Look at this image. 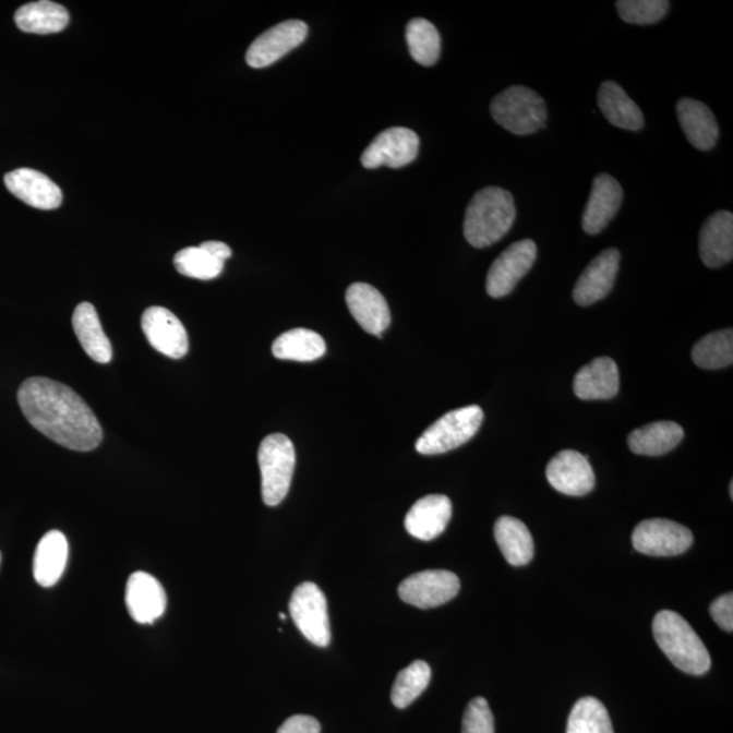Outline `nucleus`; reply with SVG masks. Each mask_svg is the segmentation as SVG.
Instances as JSON below:
<instances>
[{"mask_svg":"<svg viewBox=\"0 0 733 733\" xmlns=\"http://www.w3.org/2000/svg\"><path fill=\"white\" fill-rule=\"evenodd\" d=\"M685 436V431L674 421H657V423L637 428L627 437V444L633 453L659 457L674 449Z\"/></svg>","mask_w":733,"mask_h":733,"instance_id":"obj_27","label":"nucleus"},{"mask_svg":"<svg viewBox=\"0 0 733 733\" xmlns=\"http://www.w3.org/2000/svg\"><path fill=\"white\" fill-rule=\"evenodd\" d=\"M175 266L181 275L192 279L213 280L224 272L225 263L202 247H191L176 254Z\"/></svg>","mask_w":733,"mask_h":733,"instance_id":"obj_35","label":"nucleus"},{"mask_svg":"<svg viewBox=\"0 0 733 733\" xmlns=\"http://www.w3.org/2000/svg\"><path fill=\"white\" fill-rule=\"evenodd\" d=\"M622 199L624 191L613 176L606 173L597 176L582 214V230L590 236L601 235L618 213Z\"/></svg>","mask_w":733,"mask_h":733,"instance_id":"obj_17","label":"nucleus"},{"mask_svg":"<svg viewBox=\"0 0 733 733\" xmlns=\"http://www.w3.org/2000/svg\"><path fill=\"white\" fill-rule=\"evenodd\" d=\"M319 720L311 716L297 714L285 721L277 733H320Z\"/></svg>","mask_w":733,"mask_h":733,"instance_id":"obj_39","label":"nucleus"},{"mask_svg":"<svg viewBox=\"0 0 733 733\" xmlns=\"http://www.w3.org/2000/svg\"><path fill=\"white\" fill-rule=\"evenodd\" d=\"M549 484L566 496H586L596 486V474L585 455L564 449L550 460L546 469Z\"/></svg>","mask_w":733,"mask_h":733,"instance_id":"obj_14","label":"nucleus"},{"mask_svg":"<svg viewBox=\"0 0 733 733\" xmlns=\"http://www.w3.org/2000/svg\"><path fill=\"white\" fill-rule=\"evenodd\" d=\"M494 538L508 564L521 566L534 557V541L524 521L502 516L494 525Z\"/></svg>","mask_w":733,"mask_h":733,"instance_id":"obj_28","label":"nucleus"},{"mask_svg":"<svg viewBox=\"0 0 733 733\" xmlns=\"http://www.w3.org/2000/svg\"><path fill=\"white\" fill-rule=\"evenodd\" d=\"M710 615L721 629L725 632L733 630V596L725 593V596L716 599L710 606Z\"/></svg>","mask_w":733,"mask_h":733,"instance_id":"obj_38","label":"nucleus"},{"mask_svg":"<svg viewBox=\"0 0 733 733\" xmlns=\"http://www.w3.org/2000/svg\"><path fill=\"white\" fill-rule=\"evenodd\" d=\"M0 563H2V554H0Z\"/></svg>","mask_w":733,"mask_h":733,"instance_id":"obj_43","label":"nucleus"},{"mask_svg":"<svg viewBox=\"0 0 733 733\" xmlns=\"http://www.w3.org/2000/svg\"><path fill=\"white\" fill-rule=\"evenodd\" d=\"M730 494H731V498H732L733 497V484H732V482H731V486H730Z\"/></svg>","mask_w":733,"mask_h":733,"instance_id":"obj_41","label":"nucleus"},{"mask_svg":"<svg viewBox=\"0 0 733 733\" xmlns=\"http://www.w3.org/2000/svg\"><path fill=\"white\" fill-rule=\"evenodd\" d=\"M566 733H614L608 709L599 699L586 697L575 704Z\"/></svg>","mask_w":733,"mask_h":733,"instance_id":"obj_34","label":"nucleus"},{"mask_svg":"<svg viewBox=\"0 0 733 733\" xmlns=\"http://www.w3.org/2000/svg\"><path fill=\"white\" fill-rule=\"evenodd\" d=\"M67 560H69V542L63 532L52 530L47 532L38 542L35 560H33V575L38 586L53 587L63 576Z\"/></svg>","mask_w":733,"mask_h":733,"instance_id":"obj_25","label":"nucleus"},{"mask_svg":"<svg viewBox=\"0 0 733 733\" xmlns=\"http://www.w3.org/2000/svg\"><path fill=\"white\" fill-rule=\"evenodd\" d=\"M620 390L618 365L613 359L603 357L592 360L577 372L574 392L585 401L614 398Z\"/></svg>","mask_w":733,"mask_h":733,"instance_id":"obj_23","label":"nucleus"},{"mask_svg":"<svg viewBox=\"0 0 733 733\" xmlns=\"http://www.w3.org/2000/svg\"><path fill=\"white\" fill-rule=\"evenodd\" d=\"M453 515L452 500L443 494L420 498L405 518V529L421 541H432L443 534Z\"/></svg>","mask_w":733,"mask_h":733,"instance_id":"obj_20","label":"nucleus"},{"mask_svg":"<svg viewBox=\"0 0 733 733\" xmlns=\"http://www.w3.org/2000/svg\"><path fill=\"white\" fill-rule=\"evenodd\" d=\"M653 636L670 662L686 674L704 675L710 669L707 647L688 622L675 611L654 616Z\"/></svg>","mask_w":733,"mask_h":733,"instance_id":"obj_3","label":"nucleus"},{"mask_svg":"<svg viewBox=\"0 0 733 733\" xmlns=\"http://www.w3.org/2000/svg\"><path fill=\"white\" fill-rule=\"evenodd\" d=\"M699 254L709 268H720L733 257V215L718 211L709 216L699 232Z\"/></svg>","mask_w":733,"mask_h":733,"instance_id":"obj_21","label":"nucleus"},{"mask_svg":"<svg viewBox=\"0 0 733 733\" xmlns=\"http://www.w3.org/2000/svg\"><path fill=\"white\" fill-rule=\"evenodd\" d=\"M125 603L131 618L141 625H152L164 615L168 597L163 585L146 572H135L127 581Z\"/></svg>","mask_w":733,"mask_h":733,"instance_id":"obj_15","label":"nucleus"},{"mask_svg":"<svg viewBox=\"0 0 733 733\" xmlns=\"http://www.w3.org/2000/svg\"><path fill=\"white\" fill-rule=\"evenodd\" d=\"M9 191L31 207L57 209L63 202L61 189L49 177L33 169H16L4 176Z\"/></svg>","mask_w":733,"mask_h":733,"instance_id":"obj_18","label":"nucleus"},{"mask_svg":"<svg viewBox=\"0 0 733 733\" xmlns=\"http://www.w3.org/2000/svg\"><path fill=\"white\" fill-rule=\"evenodd\" d=\"M621 20L632 25H652L668 15V0H620L615 3Z\"/></svg>","mask_w":733,"mask_h":733,"instance_id":"obj_36","label":"nucleus"},{"mask_svg":"<svg viewBox=\"0 0 733 733\" xmlns=\"http://www.w3.org/2000/svg\"><path fill=\"white\" fill-rule=\"evenodd\" d=\"M537 259V244L524 240L510 244L498 255L488 272L486 292L492 298L507 297L521 277L527 275Z\"/></svg>","mask_w":733,"mask_h":733,"instance_id":"obj_11","label":"nucleus"},{"mask_svg":"<svg viewBox=\"0 0 733 733\" xmlns=\"http://www.w3.org/2000/svg\"><path fill=\"white\" fill-rule=\"evenodd\" d=\"M599 109L611 125L626 131H640L644 127V116L637 104L627 96L618 83L603 82L598 92Z\"/></svg>","mask_w":733,"mask_h":733,"instance_id":"obj_26","label":"nucleus"},{"mask_svg":"<svg viewBox=\"0 0 733 733\" xmlns=\"http://www.w3.org/2000/svg\"><path fill=\"white\" fill-rule=\"evenodd\" d=\"M297 455L293 443L283 433H272L260 444L261 493L269 507L279 505L290 491Z\"/></svg>","mask_w":733,"mask_h":733,"instance_id":"obj_5","label":"nucleus"},{"mask_svg":"<svg viewBox=\"0 0 733 733\" xmlns=\"http://www.w3.org/2000/svg\"><path fill=\"white\" fill-rule=\"evenodd\" d=\"M72 326L88 358L99 364H108L113 358V348L99 322L96 308L83 302L76 305L72 315Z\"/></svg>","mask_w":733,"mask_h":733,"instance_id":"obj_24","label":"nucleus"},{"mask_svg":"<svg viewBox=\"0 0 733 733\" xmlns=\"http://www.w3.org/2000/svg\"><path fill=\"white\" fill-rule=\"evenodd\" d=\"M694 537L687 527L668 519L641 521L633 531V546L652 557L680 555L693 545Z\"/></svg>","mask_w":733,"mask_h":733,"instance_id":"obj_8","label":"nucleus"},{"mask_svg":"<svg viewBox=\"0 0 733 733\" xmlns=\"http://www.w3.org/2000/svg\"><path fill=\"white\" fill-rule=\"evenodd\" d=\"M491 115L514 135H531L545 127L546 104L540 94L525 86H510L493 98Z\"/></svg>","mask_w":733,"mask_h":733,"instance_id":"obj_4","label":"nucleus"},{"mask_svg":"<svg viewBox=\"0 0 733 733\" xmlns=\"http://www.w3.org/2000/svg\"><path fill=\"white\" fill-rule=\"evenodd\" d=\"M200 247L207 250V252L213 254L214 257L224 261V263H226V260L231 257V249L224 242L208 241L200 244Z\"/></svg>","mask_w":733,"mask_h":733,"instance_id":"obj_40","label":"nucleus"},{"mask_svg":"<svg viewBox=\"0 0 733 733\" xmlns=\"http://www.w3.org/2000/svg\"><path fill=\"white\" fill-rule=\"evenodd\" d=\"M309 27L303 21L281 22L255 38L247 52V63L253 69H264L276 63L292 49L301 46Z\"/></svg>","mask_w":733,"mask_h":733,"instance_id":"obj_12","label":"nucleus"},{"mask_svg":"<svg viewBox=\"0 0 733 733\" xmlns=\"http://www.w3.org/2000/svg\"><path fill=\"white\" fill-rule=\"evenodd\" d=\"M484 412L477 405L459 408L444 414L416 442V449L423 455H438L464 446L479 432Z\"/></svg>","mask_w":733,"mask_h":733,"instance_id":"obj_6","label":"nucleus"},{"mask_svg":"<svg viewBox=\"0 0 733 733\" xmlns=\"http://www.w3.org/2000/svg\"><path fill=\"white\" fill-rule=\"evenodd\" d=\"M420 139L409 128L393 127L377 135L364 149L362 165L365 169L381 166L399 169L418 158Z\"/></svg>","mask_w":733,"mask_h":733,"instance_id":"obj_9","label":"nucleus"},{"mask_svg":"<svg viewBox=\"0 0 733 733\" xmlns=\"http://www.w3.org/2000/svg\"><path fill=\"white\" fill-rule=\"evenodd\" d=\"M142 329L152 347L165 357L182 359L188 353V333L170 310L154 305L144 311Z\"/></svg>","mask_w":733,"mask_h":733,"instance_id":"obj_13","label":"nucleus"},{"mask_svg":"<svg viewBox=\"0 0 733 733\" xmlns=\"http://www.w3.org/2000/svg\"><path fill=\"white\" fill-rule=\"evenodd\" d=\"M460 581L449 570L433 569L409 576L398 587L399 598L419 609H432L453 601Z\"/></svg>","mask_w":733,"mask_h":733,"instance_id":"obj_10","label":"nucleus"},{"mask_svg":"<svg viewBox=\"0 0 733 733\" xmlns=\"http://www.w3.org/2000/svg\"><path fill=\"white\" fill-rule=\"evenodd\" d=\"M693 362L704 370H719L733 362V332L724 329L710 333L694 346Z\"/></svg>","mask_w":733,"mask_h":733,"instance_id":"obj_31","label":"nucleus"},{"mask_svg":"<svg viewBox=\"0 0 733 733\" xmlns=\"http://www.w3.org/2000/svg\"><path fill=\"white\" fill-rule=\"evenodd\" d=\"M677 120L693 147L708 152L719 141V125L712 110L697 99L682 98L676 104Z\"/></svg>","mask_w":733,"mask_h":733,"instance_id":"obj_22","label":"nucleus"},{"mask_svg":"<svg viewBox=\"0 0 733 733\" xmlns=\"http://www.w3.org/2000/svg\"><path fill=\"white\" fill-rule=\"evenodd\" d=\"M290 614L293 622L316 647L325 648L332 640L329 615L325 593L314 582H302L296 588L290 601Z\"/></svg>","mask_w":733,"mask_h":733,"instance_id":"obj_7","label":"nucleus"},{"mask_svg":"<svg viewBox=\"0 0 733 733\" xmlns=\"http://www.w3.org/2000/svg\"><path fill=\"white\" fill-rule=\"evenodd\" d=\"M286 618H287L286 614H283V613H281V614H280V620H281V621H286Z\"/></svg>","mask_w":733,"mask_h":733,"instance_id":"obj_42","label":"nucleus"},{"mask_svg":"<svg viewBox=\"0 0 733 733\" xmlns=\"http://www.w3.org/2000/svg\"><path fill=\"white\" fill-rule=\"evenodd\" d=\"M431 675V668L423 660H416L409 668L399 671L392 688L394 707L408 708L430 685Z\"/></svg>","mask_w":733,"mask_h":733,"instance_id":"obj_33","label":"nucleus"},{"mask_svg":"<svg viewBox=\"0 0 733 733\" xmlns=\"http://www.w3.org/2000/svg\"><path fill=\"white\" fill-rule=\"evenodd\" d=\"M19 404L43 435L74 452H92L103 442V426L81 396L63 383L33 376L22 383Z\"/></svg>","mask_w":733,"mask_h":733,"instance_id":"obj_1","label":"nucleus"},{"mask_svg":"<svg viewBox=\"0 0 733 733\" xmlns=\"http://www.w3.org/2000/svg\"><path fill=\"white\" fill-rule=\"evenodd\" d=\"M516 218L513 194L503 188L481 189L466 209L464 235L471 247H492L507 235Z\"/></svg>","mask_w":733,"mask_h":733,"instance_id":"obj_2","label":"nucleus"},{"mask_svg":"<svg viewBox=\"0 0 733 733\" xmlns=\"http://www.w3.org/2000/svg\"><path fill=\"white\" fill-rule=\"evenodd\" d=\"M14 20L22 32L52 35L65 29L70 15L63 5L41 0L22 5L16 10Z\"/></svg>","mask_w":733,"mask_h":733,"instance_id":"obj_29","label":"nucleus"},{"mask_svg":"<svg viewBox=\"0 0 733 733\" xmlns=\"http://www.w3.org/2000/svg\"><path fill=\"white\" fill-rule=\"evenodd\" d=\"M621 254L611 248L597 255L577 280L574 299L579 305H591L606 298L618 275Z\"/></svg>","mask_w":733,"mask_h":733,"instance_id":"obj_16","label":"nucleus"},{"mask_svg":"<svg viewBox=\"0 0 733 733\" xmlns=\"http://www.w3.org/2000/svg\"><path fill=\"white\" fill-rule=\"evenodd\" d=\"M325 352L324 338L319 333L302 327L283 333L272 346L275 358L292 362H314L324 357Z\"/></svg>","mask_w":733,"mask_h":733,"instance_id":"obj_30","label":"nucleus"},{"mask_svg":"<svg viewBox=\"0 0 733 733\" xmlns=\"http://www.w3.org/2000/svg\"><path fill=\"white\" fill-rule=\"evenodd\" d=\"M462 733H494V719L485 698H474L465 710Z\"/></svg>","mask_w":733,"mask_h":733,"instance_id":"obj_37","label":"nucleus"},{"mask_svg":"<svg viewBox=\"0 0 733 733\" xmlns=\"http://www.w3.org/2000/svg\"><path fill=\"white\" fill-rule=\"evenodd\" d=\"M409 52L419 64L437 63L442 52V38L435 26L424 19H414L407 26Z\"/></svg>","mask_w":733,"mask_h":733,"instance_id":"obj_32","label":"nucleus"},{"mask_svg":"<svg viewBox=\"0 0 733 733\" xmlns=\"http://www.w3.org/2000/svg\"><path fill=\"white\" fill-rule=\"evenodd\" d=\"M346 301L353 319L370 335L382 337V333L390 326V309L376 288L365 283H355L347 290Z\"/></svg>","mask_w":733,"mask_h":733,"instance_id":"obj_19","label":"nucleus"}]
</instances>
